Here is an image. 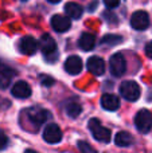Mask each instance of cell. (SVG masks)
<instances>
[{
  "mask_svg": "<svg viewBox=\"0 0 152 153\" xmlns=\"http://www.w3.org/2000/svg\"><path fill=\"white\" fill-rule=\"evenodd\" d=\"M39 47H40V50H42L45 58L47 59L48 62L57 61V55H58V53H57V43L48 34L42 35V38H40V40H39Z\"/></svg>",
  "mask_w": 152,
  "mask_h": 153,
  "instance_id": "2",
  "label": "cell"
},
{
  "mask_svg": "<svg viewBox=\"0 0 152 153\" xmlns=\"http://www.w3.org/2000/svg\"><path fill=\"white\" fill-rule=\"evenodd\" d=\"M88 70L92 73L93 75H102L105 73V62L104 59H101L100 56H90L88 59Z\"/></svg>",
  "mask_w": 152,
  "mask_h": 153,
  "instance_id": "11",
  "label": "cell"
},
{
  "mask_svg": "<svg viewBox=\"0 0 152 153\" xmlns=\"http://www.w3.org/2000/svg\"><path fill=\"white\" fill-rule=\"evenodd\" d=\"M104 4L108 8H116L120 5V0H104Z\"/></svg>",
  "mask_w": 152,
  "mask_h": 153,
  "instance_id": "24",
  "label": "cell"
},
{
  "mask_svg": "<svg viewBox=\"0 0 152 153\" xmlns=\"http://www.w3.org/2000/svg\"><path fill=\"white\" fill-rule=\"evenodd\" d=\"M120 42H123V38L118 36V35H113V34L105 35V36L102 38V40H101L102 45H107V46H116V45H118Z\"/></svg>",
  "mask_w": 152,
  "mask_h": 153,
  "instance_id": "20",
  "label": "cell"
},
{
  "mask_svg": "<svg viewBox=\"0 0 152 153\" xmlns=\"http://www.w3.org/2000/svg\"><path fill=\"white\" fill-rule=\"evenodd\" d=\"M28 120L31 121L32 125H35V128H39L40 125H43L48 118H50V113L46 109H42L39 106H34V108H28L26 111Z\"/></svg>",
  "mask_w": 152,
  "mask_h": 153,
  "instance_id": "5",
  "label": "cell"
},
{
  "mask_svg": "<svg viewBox=\"0 0 152 153\" xmlns=\"http://www.w3.org/2000/svg\"><path fill=\"white\" fill-rule=\"evenodd\" d=\"M115 143H116V145L120 146V148H127V146L132 145V143H133V137H132L128 132H120V133L116 134Z\"/></svg>",
  "mask_w": 152,
  "mask_h": 153,
  "instance_id": "18",
  "label": "cell"
},
{
  "mask_svg": "<svg viewBox=\"0 0 152 153\" xmlns=\"http://www.w3.org/2000/svg\"><path fill=\"white\" fill-rule=\"evenodd\" d=\"M120 94L123 98H125L127 101H137L140 98V86L135 81H124L120 85Z\"/></svg>",
  "mask_w": 152,
  "mask_h": 153,
  "instance_id": "3",
  "label": "cell"
},
{
  "mask_svg": "<svg viewBox=\"0 0 152 153\" xmlns=\"http://www.w3.org/2000/svg\"><path fill=\"white\" fill-rule=\"evenodd\" d=\"M65 12H66V15L72 19H80L83 13V10L80 4L70 1L65 5Z\"/></svg>",
  "mask_w": 152,
  "mask_h": 153,
  "instance_id": "17",
  "label": "cell"
},
{
  "mask_svg": "<svg viewBox=\"0 0 152 153\" xmlns=\"http://www.w3.org/2000/svg\"><path fill=\"white\" fill-rule=\"evenodd\" d=\"M48 3H51V4H57V3H59L61 0H47Z\"/></svg>",
  "mask_w": 152,
  "mask_h": 153,
  "instance_id": "26",
  "label": "cell"
},
{
  "mask_svg": "<svg viewBox=\"0 0 152 153\" xmlns=\"http://www.w3.org/2000/svg\"><path fill=\"white\" fill-rule=\"evenodd\" d=\"M136 129L142 133H148L152 129V113L147 109H142L135 116Z\"/></svg>",
  "mask_w": 152,
  "mask_h": 153,
  "instance_id": "4",
  "label": "cell"
},
{
  "mask_svg": "<svg viewBox=\"0 0 152 153\" xmlns=\"http://www.w3.org/2000/svg\"><path fill=\"white\" fill-rule=\"evenodd\" d=\"M50 24L55 32H66L70 28V19L63 15H54L50 20Z\"/></svg>",
  "mask_w": 152,
  "mask_h": 153,
  "instance_id": "10",
  "label": "cell"
},
{
  "mask_svg": "<svg viewBox=\"0 0 152 153\" xmlns=\"http://www.w3.org/2000/svg\"><path fill=\"white\" fill-rule=\"evenodd\" d=\"M131 26L137 31H143L150 27V16L145 11H136L131 16Z\"/></svg>",
  "mask_w": 152,
  "mask_h": 153,
  "instance_id": "8",
  "label": "cell"
},
{
  "mask_svg": "<svg viewBox=\"0 0 152 153\" xmlns=\"http://www.w3.org/2000/svg\"><path fill=\"white\" fill-rule=\"evenodd\" d=\"M65 111H66V114L70 118H77L81 114V111H82V106L77 101H69L65 105Z\"/></svg>",
  "mask_w": 152,
  "mask_h": 153,
  "instance_id": "19",
  "label": "cell"
},
{
  "mask_svg": "<svg viewBox=\"0 0 152 153\" xmlns=\"http://www.w3.org/2000/svg\"><path fill=\"white\" fill-rule=\"evenodd\" d=\"M65 70L70 75H77L82 70V61L77 55H70L65 62Z\"/></svg>",
  "mask_w": 152,
  "mask_h": 153,
  "instance_id": "12",
  "label": "cell"
},
{
  "mask_svg": "<svg viewBox=\"0 0 152 153\" xmlns=\"http://www.w3.org/2000/svg\"><path fill=\"white\" fill-rule=\"evenodd\" d=\"M13 75H16L15 70H12L10 66L0 62V89H7Z\"/></svg>",
  "mask_w": 152,
  "mask_h": 153,
  "instance_id": "13",
  "label": "cell"
},
{
  "mask_svg": "<svg viewBox=\"0 0 152 153\" xmlns=\"http://www.w3.org/2000/svg\"><path fill=\"white\" fill-rule=\"evenodd\" d=\"M38 47H39V43L32 36H24L19 40V51H20L22 54L34 55L38 51Z\"/></svg>",
  "mask_w": 152,
  "mask_h": 153,
  "instance_id": "9",
  "label": "cell"
},
{
  "mask_svg": "<svg viewBox=\"0 0 152 153\" xmlns=\"http://www.w3.org/2000/svg\"><path fill=\"white\" fill-rule=\"evenodd\" d=\"M78 46H80L81 50L83 51H90L94 48L96 46V36L90 32H83L81 35L80 40H78Z\"/></svg>",
  "mask_w": 152,
  "mask_h": 153,
  "instance_id": "16",
  "label": "cell"
},
{
  "mask_svg": "<svg viewBox=\"0 0 152 153\" xmlns=\"http://www.w3.org/2000/svg\"><path fill=\"white\" fill-rule=\"evenodd\" d=\"M11 94L15 98H23L24 100V98H28L30 95H31V87H30V85L27 83V82L19 81L12 86Z\"/></svg>",
  "mask_w": 152,
  "mask_h": 153,
  "instance_id": "14",
  "label": "cell"
},
{
  "mask_svg": "<svg viewBox=\"0 0 152 153\" xmlns=\"http://www.w3.org/2000/svg\"><path fill=\"white\" fill-rule=\"evenodd\" d=\"M1 103H3V98L0 97V108H1Z\"/></svg>",
  "mask_w": 152,
  "mask_h": 153,
  "instance_id": "27",
  "label": "cell"
},
{
  "mask_svg": "<svg viewBox=\"0 0 152 153\" xmlns=\"http://www.w3.org/2000/svg\"><path fill=\"white\" fill-rule=\"evenodd\" d=\"M78 148H80V151L82 152H90V153H94V148H92L90 145H89L88 143H85V141H78Z\"/></svg>",
  "mask_w": 152,
  "mask_h": 153,
  "instance_id": "21",
  "label": "cell"
},
{
  "mask_svg": "<svg viewBox=\"0 0 152 153\" xmlns=\"http://www.w3.org/2000/svg\"><path fill=\"white\" fill-rule=\"evenodd\" d=\"M40 83L45 85V86H51L54 83V79L48 75H42L40 76Z\"/></svg>",
  "mask_w": 152,
  "mask_h": 153,
  "instance_id": "23",
  "label": "cell"
},
{
  "mask_svg": "<svg viewBox=\"0 0 152 153\" xmlns=\"http://www.w3.org/2000/svg\"><path fill=\"white\" fill-rule=\"evenodd\" d=\"M109 70H110V74L115 76L124 75V73H125V70H127V61L121 53H116L110 56Z\"/></svg>",
  "mask_w": 152,
  "mask_h": 153,
  "instance_id": "6",
  "label": "cell"
},
{
  "mask_svg": "<svg viewBox=\"0 0 152 153\" xmlns=\"http://www.w3.org/2000/svg\"><path fill=\"white\" fill-rule=\"evenodd\" d=\"M145 54H147L148 58L152 59V40H151L150 43H148L147 46H145Z\"/></svg>",
  "mask_w": 152,
  "mask_h": 153,
  "instance_id": "25",
  "label": "cell"
},
{
  "mask_svg": "<svg viewBox=\"0 0 152 153\" xmlns=\"http://www.w3.org/2000/svg\"><path fill=\"white\" fill-rule=\"evenodd\" d=\"M88 126L94 140H97L98 143H102V144H108L110 141V130L107 129L105 126H102L100 120L92 118L89 121Z\"/></svg>",
  "mask_w": 152,
  "mask_h": 153,
  "instance_id": "1",
  "label": "cell"
},
{
  "mask_svg": "<svg viewBox=\"0 0 152 153\" xmlns=\"http://www.w3.org/2000/svg\"><path fill=\"white\" fill-rule=\"evenodd\" d=\"M101 106L108 111H115L120 108V100L115 94H104L101 97Z\"/></svg>",
  "mask_w": 152,
  "mask_h": 153,
  "instance_id": "15",
  "label": "cell"
},
{
  "mask_svg": "<svg viewBox=\"0 0 152 153\" xmlns=\"http://www.w3.org/2000/svg\"><path fill=\"white\" fill-rule=\"evenodd\" d=\"M7 145H8V137H7V134L0 129V151H3Z\"/></svg>",
  "mask_w": 152,
  "mask_h": 153,
  "instance_id": "22",
  "label": "cell"
},
{
  "mask_svg": "<svg viewBox=\"0 0 152 153\" xmlns=\"http://www.w3.org/2000/svg\"><path fill=\"white\" fill-rule=\"evenodd\" d=\"M43 140L47 144H59L62 140V130L57 124H48L43 130Z\"/></svg>",
  "mask_w": 152,
  "mask_h": 153,
  "instance_id": "7",
  "label": "cell"
}]
</instances>
